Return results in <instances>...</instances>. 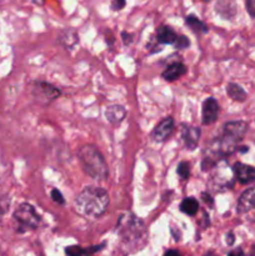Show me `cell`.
Returning a JSON list of instances; mask_svg holds the SVG:
<instances>
[{"label": "cell", "mask_w": 255, "mask_h": 256, "mask_svg": "<svg viewBox=\"0 0 255 256\" xmlns=\"http://www.w3.org/2000/svg\"><path fill=\"white\" fill-rule=\"evenodd\" d=\"M82 169L89 176L95 180H104L108 178V165L102 152L94 145H84L78 152Z\"/></svg>", "instance_id": "cell-2"}, {"label": "cell", "mask_w": 255, "mask_h": 256, "mask_svg": "<svg viewBox=\"0 0 255 256\" xmlns=\"http://www.w3.org/2000/svg\"><path fill=\"white\" fill-rule=\"evenodd\" d=\"M105 115H106V119L112 124H118V122L124 120L125 115H126V110L122 105H112V106H109L106 109Z\"/></svg>", "instance_id": "cell-13"}, {"label": "cell", "mask_w": 255, "mask_h": 256, "mask_svg": "<svg viewBox=\"0 0 255 256\" xmlns=\"http://www.w3.org/2000/svg\"><path fill=\"white\" fill-rule=\"evenodd\" d=\"M109 195L102 188H84L75 199V210L82 216L99 218L109 206Z\"/></svg>", "instance_id": "cell-1"}, {"label": "cell", "mask_w": 255, "mask_h": 256, "mask_svg": "<svg viewBox=\"0 0 255 256\" xmlns=\"http://www.w3.org/2000/svg\"><path fill=\"white\" fill-rule=\"evenodd\" d=\"M172 130H174V120H172V118H164L155 126L154 132H152V139L158 142H165L172 135Z\"/></svg>", "instance_id": "cell-6"}, {"label": "cell", "mask_w": 255, "mask_h": 256, "mask_svg": "<svg viewBox=\"0 0 255 256\" xmlns=\"http://www.w3.org/2000/svg\"><path fill=\"white\" fill-rule=\"evenodd\" d=\"M164 256H182L178 250H168V252H165Z\"/></svg>", "instance_id": "cell-27"}, {"label": "cell", "mask_w": 255, "mask_h": 256, "mask_svg": "<svg viewBox=\"0 0 255 256\" xmlns=\"http://www.w3.org/2000/svg\"><path fill=\"white\" fill-rule=\"evenodd\" d=\"M238 212H248L255 208V185L250 189L245 190L238 202Z\"/></svg>", "instance_id": "cell-10"}, {"label": "cell", "mask_w": 255, "mask_h": 256, "mask_svg": "<svg viewBox=\"0 0 255 256\" xmlns=\"http://www.w3.org/2000/svg\"><path fill=\"white\" fill-rule=\"evenodd\" d=\"M226 242L229 245H232V242H234V235H232V232H229V234H228Z\"/></svg>", "instance_id": "cell-29"}, {"label": "cell", "mask_w": 255, "mask_h": 256, "mask_svg": "<svg viewBox=\"0 0 255 256\" xmlns=\"http://www.w3.org/2000/svg\"><path fill=\"white\" fill-rule=\"evenodd\" d=\"M188 69L182 62H172L162 72V78L168 82H175L186 74Z\"/></svg>", "instance_id": "cell-11"}, {"label": "cell", "mask_w": 255, "mask_h": 256, "mask_svg": "<svg viewBox=\"0 0 255 256\" xmlns=\"http://www.w3.org/2000/svg\"><path fill=\"white\" fill-rule=\"evenodd\" d=\"M202 2H210V0H202Z\"/></svg>", "instance_id": "cell-32"}, {"label": "cell", "mask_w": 255, "mask_h": 256, "mask_svg": "<svg viewBox=\"0 0 255 256\" xmlns=\"http://www.w3.org/2000/svg\"><path fill=\"white\" fill-rule=\"evenodd\" d=\"M32 95L38 102L42 105H49L58 96H60V90L49 82H36L32 88Z\"/></svg>", "instance_id": "cell-5"}, {"label": "cell", "mask_w": 255, "mask_h": 256, "mask_svg": "<svg viewBox=\"0 0 255 256\" xmlns=\"http://www.w3.org/2000/svg\"><path fill=\"white\" fill-rule=\"evenodd\" d=\"M205 256H215L214 254H212V252H208V254L206 255H205Z\"/></svg>", "instance_id": "cell-31"}, {"label": "cell", "mask_w": 255, "mask_h": 256, "mask_svg": "<svg viewBox=\"0 0 255 256\" xmlns=\"http://www.w3.org/2000/svg\"><path fill=\"white\" fill-rule=\"evenodd\" d=\"M200 138V129L195 126H186L182 125V139L184 142V145L186 149L194 150L196 148L198 142Z\"/></svg>", "instance_id": "cell-9"}, {"label": "cell", "mask_w": 255, "mask_h": 256, "mask_svg": "<svg viewBox=\"0 0 255 256\" xmlns=\"http://www.w3.org/2000/svg\"><path fill=\"white\" fill-rule=\"evenodd\" d=\"M59 42H62L65 48H69L70 49V48L74 46L79 40H78L75 32H72V30H65V32H62V34H60Z\"/></svg>", "instance_id": "cell-19"}, {"label": "cell", "mask_w": 255, "mask_h": 256, "mask_svg": "<svg viewBox=\"0 0 255 256\" xmlns=\"http://www.w3.org/2000/svg\"><path fill=\"white\" fill-rule=\"evenodd\" d=\"M216 12L225 19H232L236 14V4L234 0H219L216 4Z\"/></svg>", "instance_id": "cell-12"}, {"label": "cell", "mask_w": 255, "mask_h": 256, "mask_svg": "<svg viewBox=\"0 0 255 256\" xmlns=\"http://www.w3.org/2000/svg\"><path fill=\"white\" fill-rule=\"evenodd\" d=\"M249 256H255V244L252 245V250H250V254H249Z\"/></svg>", "instance_id": "cell-30"}, {"label": "cell", "mask_w": 255, "mask_h": 256, "mask_svg": "<svg viewBox=\"0 0 255 256\" xmlns=\"http://www.w3.org/2000/svg\"><path fill=\"white\" fill-rule=\"evenodd\" d=\"M105 244H102V246H92L90 249H82L79 246H69L65 249V252L69 256H82V255H90L95 252H99L102 248H104Z\"/></svg>", "instance_id": "cell-18"}, {"label": "cell", "mask_w": 255, "mask_h": 256, "mask_svg": "<svg viewBox=\"0 0 255 256\" xmlns=\"http://www.w3.org/2000/svg\"><path fill=\"white\" fill-rule=\"evenodd\" d=\"M246 129L248 126L244 122H230L224 125L222 136L220 140H216L222 155H229L234 152L236 142L245 136Z\"/></svg>", "instance_id": "cell-3"}, {"label": "cell", "mask_w": 255, "mask_h": 256, "mask_svg": "<svg viewBox=\"0 0 255 256\" xmlns=\"http://www.w3.org/2000/svg\"><path fill=\"white\" fill-rule=\"evenodd\" d=\"M178 36L174 30L169 26H162L156 32V40L160 44H175Z\"/></svg>", "instance_id": "cell-14"}, {"label": "cell", "mask_w": 255, "mask_h": 256, "mask_svg": "<svg viewBox=\"0 0 255 256\" xmlns=\"http://www.w3.org/2000/svg\"><path fill=\"white\" fill-rule=\"evenodd\" d=\"M52 199L54 200L55 202H58V204H60V205H62L65 202L64 198H62V192H60L58 189H52Z\"/></svg>", "instance_id": "cell-22"}, {"label": "cell", "mask_w": 255, "mask_h": 256, "mask_svg": "<svg viewBox=\"0 0 255 256\" xmlns=\"http://www.w3.org/2000/svg\"><path fill=\"white\" fill-rule=\"evenodd\" d=\"M185 22H186L188 26H189L194 32H198V34H206L208 30H209L206 25H205L202 20L198 19L196 16H194V15H189Z\"/></svg>", "instance_id": "cell-16"}, {"label": "cell", "mask_w": 255, "mask_h": 256, "mask_svg": "<svg viewBox=\"0 0 255 256\" xmlns=\"http://www.w3.org/2000/svg\"><path fill=\"white\" fill-rule=\"evenodd\" d=\"M189 45H190L189 39H188L186 36H184V35L178 36L176 42H175V48H176V49H185V48H188Z\"/></svg>", "instance_id": "cell-21"}, {"label": "cell", "mask_w": 255, "mask_h": 256, "mask_svg": "<svg viewBox=\"0 0 255 256\" xmlns=\"http://www.w3.org/2000/svg\"><path fill=\"white\" fill-rule=\"evenodd\" d=\"M178 174L182 180H186L190 176V165L189 162H182L178 165Z\"/></svg>", "instance_id": "cell-20"}, {"label": "cell", "mask_w": 255, "mask_h": 256, "mask_svg": "<svg viewBox=\"0 0 255 256\" xmlns=\"http://www.w3.org/2000/svg\"><path fill=\"white\" fill-rule=\"evenodd\" d=\"M228 256H244V252H242L240 248H238V249L235 250H232V252L228 254Z\"/></svg>", "instance_id": "cell-26"}, {"label": "cell", "mask_w": 255, "mask_h": 256, "mask_svg": "<svg viewBox=\"0 0 255 256\" xmlns=\"http://www.w3.org/2000/svg\"><path fill=\"white\" fill-rule=\"evenodd\" d=\"M14 219L19 224L20 230L35 229L40 222V216L36 214L34 208L28 202L19 205L14 212Z\"/></svg>", "instance_id": "cell-4"}, {"label": "cell", "mask_w": 255, "mask_h": 256, "mask_svg": "<svg viewBox=\"0 0 255 256\" xmlns=\"http://www.w3.org/2000/svg\"><path fill=\"white\" fill-rule=\"evenodd\" d=\"M218 114H219V105L216 100L209 98L202 104V124L210 125L216 122Z\"/></svg>", "instance_id": "cell-7"}, {"label": "cell", "mask_w": 255, "mask_h": 256, "mask_svg": "<svg viewBox=\"0 0 255 256\" xmlns=\"http://www.w3.org/2000/svg\"><path fill=\"white\" fill-rule=\"evenodd\" d=\"M202 202H204L205 204H209V206H212V198L210 196L209 194H206V192H202Z\"/></svg>", "instance_id": "cell-25"}, {"label": "cell", "mask_w": 255, "mask_h": 256, "mask_svg": "<svg viewBox=\"0 0 255 256\" xmlns=\"http://www.w3.org/2000/svg\"><path fill=\"white\" fill-rule=\"evenodd\" d=\"M246 9L248 12L255 18V0H246Z\"/></svg>", "instance_id": "cell-23"}, {"label": "cell", "mask_w": 255, "mask_h": 256, "mask_svg": "<svg viewBox=\"0 0 255 256\" xmlns=\"http://www.w3.org/2000/svg\"><path fill=\"white\" fill-rule=\"evenodd\" d=\"M122 36L124 38V42H125V44H130V42H132V35H129V34L126 35V32H122Z\"/></svg>", "instance_id": "cell-28"}, {"label": "cell", "mask_w": 255, "mask_h": 256, "mask_svg": "<svg viewBox=\"0 0 255 256\" xmlns=\"http://www.w3.org/2000/svg\"><path fill=\"white\" fill-rule=\"evenodd\" d=\"M125 6V0H112V8L114 10H120Z\"/></svg>", "instance_id": "cell-24"}, {"label": "cell", "mask_w": 255, "mask_h": 256, "mask_svg": "<svg viewBox=\"0 0 255 256\" xmlns=\"http://www.w3.org/2000/svg\"><path fill=\"white\" fill-rule=\"evenodd\" d=\"M232 172H234L238 182H242V184H249L255 180V168L250 166V165L236 162L232 166Z\"/></svg>", "instance_id": "cell-8"}, {"label": "cell", "mask_w": 255, "mask_h": 256, "mask_svg": "<svg viewBox=\"0 0 255 256\" xmlns=\"http://www.w3.org/2000/svg\"><path fill=\"white\" fill-rule=\"evenodd\" d=\"M226 92L228 95H229L232 99L236 100V102H244V100L246 99V92H244V89H242L240 85L234 84V82H230V84L228 85Z\"/></svg>", "instance_id": "cell-17"}, {"label": "cell", "mask_w": 255, "mask_h": 256, "mask_svg": "<svg viewBox=\"0 0 255 256\" xmlns=\"http://www.w3.org/2000/svg\"><path fill=\"white\" fill-rule=\"evenodd\" d=\"M198 210H199V202L194 198H185L180 204V212L189 215V216H194Z\"/></svg>", "instance_id": "cell-15"}]
</instances>
